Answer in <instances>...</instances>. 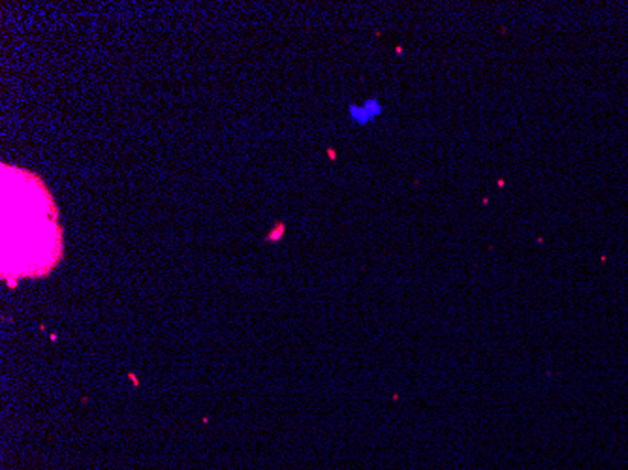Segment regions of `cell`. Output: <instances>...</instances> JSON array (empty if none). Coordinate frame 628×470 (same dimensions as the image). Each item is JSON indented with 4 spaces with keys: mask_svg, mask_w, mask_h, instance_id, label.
Wrapping results in <instances>:
<instances>
[{
    "mask_svg": "<svg viewBox=\"0 0 628 470\" xmlns=\"http://www.w3.org/2000/svg\"><path fill=\"white\" fill-rule=\"evenodd\" d=\"M384 113V107L380 104L378 98H367L363 104H352L348 107V117L354 124L365 126L374 119H378Z\"/></svg>",
    "mask_w": 628,
    "mask_h": 470,
    "instance_id": "6da1fadb",
    "label": "cell"
}]
</instances>
